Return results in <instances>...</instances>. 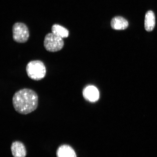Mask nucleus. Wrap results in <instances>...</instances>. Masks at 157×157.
Listing matches in <instances>:
<instances>
[{"label": "nucleus", "instance_id": "5", "mask_svg": "<svg viewBox=\"0 0 157 157\" xmlns=\"http://www.w3.org/2000/svg\"><path fill=\"white\" fill-rule=\"evenodd\" d=\"M83 95L85 99L92 102L97 101L99 98V90L94 86H88L84 88Z\"/></svg>", "mask_w": 157, "mask_h": 157}, {"label": "nucleus", "instance_id": "8", "mask_svg": "<svg viewBox=\"0 0 157 157\" xmlns=\"http://www.w3.org/2000/svg\"><path fill=\"white\" fill-rule=\"evenodd\" d=\"M112 28L115 30H124L128 26V22L123 17L117 16L112 19L111 23Z\"/></svg>", "mask_w": 157, "mask_h": 157}, {"label": "nucleus", "instance_id": "2", "mask_svg": "<svg viewBox=\"0 0 157 157\" xmlns=\"http://www.w3.org/2000/svg\"><path fill=\"white\" fill-rule=\"evenodd\" d=\"M27 75L31 79L39 80L46 76V70L44 63L40 60H33L27 64L26 67Z\"/></svg>", "mask_w": 157, "mask_h": 157}, {"label": "nucleus", "instance_id": "9", "mask_svg": "<svg viewBox=\"0 0 157 157\" xmlns=\"http://www.w3.org/2000/svg\"><path fill=\"white\" fill-rule=\"evenodd\" d=\"M155 25L154 13L152 11H147L145 16L144 27L145 29L150 32L154 29Z\"/></svg>", "mask_w": 157, "mask_h": 157}, {"label": "nucleus", "instance_id": "1", "mask_svg": "<svg viewBox=\"0 0 157 157\" xmlns=\"http://www.w3.org/2000/svg\"><path fill=\"white\" fill-rule=\"evenodd\" d=\"M13 104L17 112L21 114H28L35 111L38 107V95L34 90L23 88L14 94Z\"/></svg>", "mask_w": 157, "mask_h": 157}, {"label": "nucleus", "instance_id": "3", "mask_svg": "<svg viewBox=\"0 0 157 157\" xmlns=\"http://www.w3.org/2000/svg\"><path fill=\"white\" fill-rule=\"evenodd\" d=\"M64 45L63 38L53 33H50L45 36L44 46L47 51L51 52H58L62 50Z\"/></svg>", "mask_w": 157, "mask_h": 157}, {"label": "nucleus", "instance_id": "6", "mask_svg": "<svg viewBox=\"0 0 157 157\" xmlns=\"http://www.w3.org/2000/svg\"><path fill=\"white\" fill-rule=\"evenodd\" d=\"M11 150L13 157H25L27 155L26 148L23 143L16 141L11 144Z\"/></svg>", "mask_w": 157, "mask_h": 157}, {"label": "nucleus", "instance_id": "4", "mask_svg": "<svg viewBox=\"0 0 157 157\" xmlns=\"http://www.w3.org/2000/svg\"><path fill=\"white\" fill-rule=\"evenodd\" d=\"M13 40L19 43H24L28 40L29 31L27 25L22 23H16L13 27Z\"/></svg>", "mask_w": 157, "mask_h": 157}, {"label": "nucleus", "instance_id": "10", "mask_svg": "<svg viewBox=\"0 0 157 157\" xmlns=\"http://www.w3.org/2000/svg\"><path fill=\"white\" fill-rule=\"evenodd\" d=\"M52 32L62 38H67L69 36L68 29L62 25L55 24L52 27Z\"/></svg>", "mask_w": 157, "mask_h": 157}, {"label": "nucleus", "instance_id": "7", "mask_svg": "<svg viewBox=\"0 0 157 157\" xmlns=\"http://www.w3.org/2000/svg\"><path fill=\"white\" fill-rule=\"evenodd\" d=\"M56 155L57 157H77L74 149L67 144L59 147L56 151Z\"/></svg>", "mask_w": 157, "mask_h": 157}]
</instances>
